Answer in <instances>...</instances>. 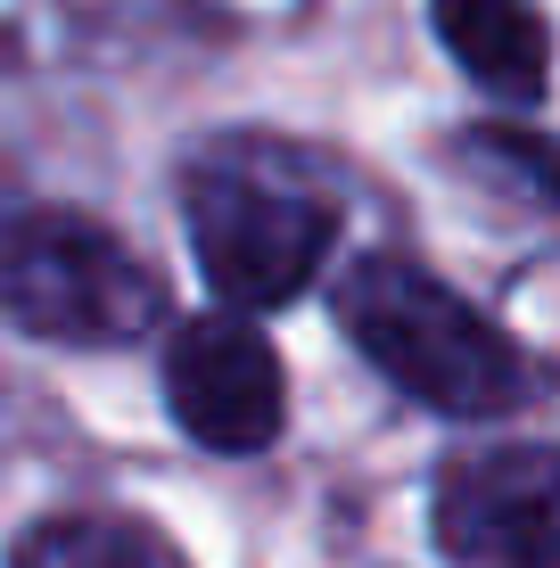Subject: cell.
<instances>
[{
    "label": "cell",
    "mask_w": 560,
    "mask_h": 568,
    "mask_svg": "<svg viewBox=\"0 0 560 568\" xmlns=\"http://www.w3.org/2000/svg\"><path fill=\"white\" fill-rule=\"evenodd\" d=\"M478 156H495V165H511L519 182H536V190H552L560 199V149L552 141H528V132H470Z\"/></svg>",
    "instance_id": "8"
},
{
    "label": "cell",
    "mask_w": 560,
    "mask_h": 568,
    "mask_svg": "<svg viewBox=\"0 0 560 568\" xmlns=\"http://www.w3.org/2000/svg\"><path fill=\"white\" fill-rule=\"evenodd\" d=\"M437 42H446L495 100H544L552 74V26L536 17V0H429Z\"/></svg>",
    "instance_id": "6"
},
{
    "label": "cell",
    "mask_w": 560,
    "mask_h": 568,
    "mask_svg": "<svg viewBox=\"0 0 560 568\" xmlns=\"http://www.w3.org/2000/svg\"><path fill=\"white\" fill-rule=\"evenodd\" d=\"M338 240V214L305 190H281L264 173L215 165L190 182V247L198 272L223 305L240 313H273L288 297H305V281L322 272Z\"/></svg>",
    "instance_id": "3"
},
{
    "label": "cell",
    "mask_w": 560,
    "mask_h": 568,
    "mask_svg": "<svg viewBox=\"0 0 560 568\" xmlns=\"http://www.w3.org/2000/svg\"><path fill=\"white\" fill-rule=\"evenodd\" d=\"M0 305L50 346H124L165 313V288L91 214L26 206L0 223Z\"/></svg>",
    "instance_id": "2"
},
{
    "label": "cell",
    "mask_w": 560,
    "mask_h": 568,
    "mask_svg": "<svg viewBox=\"0 0 560 568\" xmlns=\"http://www.w3.org/2000/svg\"><path fill=\"white\" fill-rule=\"evenodd\" d=\"M165 404L206 454H264L281 437V355L240 313H206L165 338Z\"/></svg>",
    "instance_id": "4"
},
{
    "label": "cell",
    "mask_w": 560,
    "mask_h": 568,
    "mask_svg": "<svg viewBox=\"0 0 560 568\" xmlns=\"http://www.w3.org/2000/svg\"><path fill=\"white\" fill-rule=\"evenodd\" d=\"M17 568H190V560L132 519H50L17 544Z\"/></svg>",
    "instance_id": "7"
},
{
    "label": "cell",
    "mask_w": 560,
    "mask_h": 568,
    "mask_svg": "<svg viewBox=\"0 0 560 568\" xmlns=\"http://www.w3.org/2000/svg\"><path fill=\"white\" fill-rule=\"evenodd\" d=\"M338 322L363 346V363L388 371L413 404L461 420H495L511 404H528L536 363L519 355L503 329L487 322L470 297H454L446 281H429L404 256H363L338 281Z\"/></svg>",
    "instance_id": "1"
},
{
    "label": "cell",
    "mask_w": 560,
    "mask_h": 568,
    "mask_svg": "<svg viewBox=\"0 0 560 568\" xmlns=\"http://www.w3.org/2000/svg\"><path fill=\"white\" fill-rule=\"evenodd\" d=\"M437 544L461 568H560V454H470L437 486Z\"/></svg>",
    "instance_id": "5"
}]
</instances>
